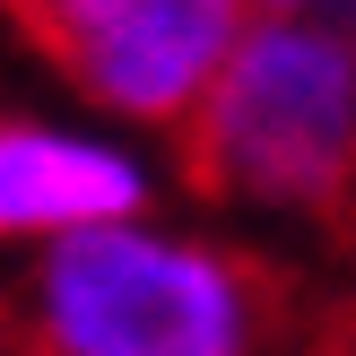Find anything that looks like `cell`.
<instances>
[{
    "label": "cell",
    "mask_w": 356,
    "mask_h": 356,
    "mask_svg": "<svg viewBox=\"0 0 356 356\" xmlns=\"http://www.w3.org/2000/svg\"><path fill=\"white\" fill-rule=\"evenodd\" d=\"M9 330L17 356H261L287 339V278L252 252L96 226L35 261Z\"/></svg>",
    "instance_id": "cell-1"
},
{
    "label": "cell",
    "mask_w": 356,
    "mask_h": 356,
    "mask_svg": "<svg viewBox=\"0 0 356 356\" xmlns=\"http://www.w3.org/2000/svg\"><path fill=\"white\" fill-rule=\"evenodd\" d=\"M243 35H252L243 0H113V17L79 35L61 70L113 113L183 131L200 96L226 79V61L243 52Z\"/></svg>",
    "instance_id": "cell-2"
},
{
    "label": "cell",
    "mask_w": 356,
    "mask_h": 356,
    "mask_svg": "<svg viewBox=\"0 0 356 356\" xmlns=\"http://www.w3.org/2000/svg\"><path fill=\"white\" fill-rule=\"evenodd\" d=\"M148 200L113 148L35 122H0V243L9 235H96Z\"/></svg>",
    "instance_id": "cell-3"
},
{
    "label": "cell",
    "mask_w": 356,
    "mask_h": 356,
    "mask_svg": "<svg viewBox=\"0 0 356 356\" xmlns=\"http://www.w3.org/2000/svg\"><path fill=\"white\" fill-rule=\"evenodd\" d=\"M0 17H9L52 70H61L70 52H79V35H96L104 17H113V0H0Z\"/></svg>",
    "instance_id": "cell-4"
},
{
    "label": "cell",
    "mask_w": 356,
    "mask_h": 356,
    "mask_svg": "<svg viewBox=\"0 0 356 356\" xmlns=\"http://www.w3.org/2000/svg\"><path fill=\"white\" fill-rule=\"evenodd\" d=\"M296 356H356V305H330L296 330Z\"/></svg>",
    "instance_id": "cell-5"
},
{
    "label": "cell",
    "mask_w": 356,
    "mask_h": 356,
    "mask_svg": "<svg viewBox=\"0 0 356 356\" xmlns=\"http://www.w3.org/2000/svg\"><path fill=\"white\" fill-rule=\"evenodd\" d=\"M330 17H339V35L356 44V0H330Z\"/></svg>",
    "instance_id": "cell-6"
},
{
    "label": "cell",
    "mask_w": 356,
    "mask_h": 356,
    "mask_svg": "<svg viewBox=\"0 0 356 356\" xmlns=\"http://www.w3.org/2000/svg\"><path fill=\"white\" fill-rule=\"evenodd\" d=\"M278 9H296V0H278Z\"/></svg>",
    "instance_id": "cell-7"
}]
</instances>
